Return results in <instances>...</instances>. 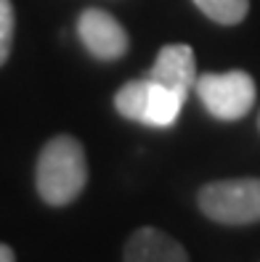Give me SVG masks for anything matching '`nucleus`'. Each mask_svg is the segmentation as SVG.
Here are the masks:
<instances>
[{"label":"nucleus","instance_id":"f257e3e1","mask_svg":"<svg viewBox=\"0 0 260 262\" xmlns=\"http://www.w3.org/2000/svg\"><path fill=\"white\" fill-rule=\"evenodd\" d=\"M88 183V159L77 138L56 135L43 146L35 164V188L51 207H67Z\"/></svg>","mask_w":260,"mask_h":262},{"label":"nucleus","instance_id":"f03ea898","mask_svg":"<svg viewBox=\"0 0 260 262\" xmlns=\"http://www.w3.org/2000/svg\"><path fill=\"white\" fill-rule=\"evenodd\" d=\"M186 98L175 90L154 82L151 77L125 82L114 93V109L119 117L130 122H138L146 127H173Z\"/></svg>","mask_w":260,"mask_h":262},{"label":"nucleus","instance_id":"7ed1b4c3","mask_svg":"<svg viewBox=\"0 0 260 262\" xmlns=\"http://www.w3.org/2000/svg\"><path fill=\"white\" fill-rule=\"evenodd\" d=\"M202 214L221 225L260 223V178H228L199 188Z\"/></svg>","mask_w":260,"mask_h":262},{"label":"nucleus","instance_id":"20e7f679","mask_svg":"<svg viewBox=\"0 0 260 262\" xmlns=\"http://www.w3.org/2000/svg\"><path fill=\"white\" fill-rule=\"evenodd\" d=\"M194 93L199 96L202 106L223 122H234L247 117L255 106V80L252 74L231 69V72H207L196 77Z\"/></svg>","mask_w":260,"mask_h":262},{"label":"nucleus","instance_id":"39448f33","mask_svg":"<svg viewBox=\"0 0 260 262\" xmlns=\"http://www.w3.org/2000/svg\"><path fill=\"white\" fill-rule=\"evenodd\" d=\"M77 35L85 51L98 61H117L128 53L130 37L109 11L85 8L77 19Z\"/></svg>","mask_w":260,"mask_h":262},{"label":"nucleus","instance_id":"423d86ee","mask_svg":"<svg viewBox=\"0 0 260 262\" xmlns=\"http://www.w3.org/2000/svg\"><path fill=\"white\" fill-rule=\"evenodd\" d=\"M149 77L154 82L165 85L181 93L183 98H189V93L196 85V56L191 51V45L186 42H170V45H162L154 64H151Z\"/></svg>","mask_w":260,"mask_h":262},{"label":"nucleus","instance_id":"0eeeda50","mask_svg":"<svg viewBox=\"0 0 260 262\" xmlns=\"http://www.w3.org/2000/svg\"><path fill=\"white\" fill-rule=\"evenodd\" d=\"M125 262H189L186 249L159 228H138L128 238L125 252H122Z\"/></svg>","mask_w":260,"mask_h":262},{"label":"nucleus","instance_id":"6e6552de","mask_svg":"<svg viewBox=\"0 0 260 262\" xmlns=\"http://www.w3.org/2000/svg\"><path fill=\"white\" fill-rule=\"evenodd\" d=\"M194 6L223 27H236L250 13V0H194Z\"/></svg>","mask_w":260,"mask_h":262},{"label":"nucleus","instance_id":"1a4fd4ad","mask_svg":"<svg viewBox=\"0 0 260 262\" xmlns=\"http://www.w3.org/2000/svg\"><path fill=\"white\" fill-rule=\"evenodd\" d=\"M13 32H16V13L11 0H0V67L8 61L13 48Z\"/></svg>","mask_w":260,"mask_h":262},{"label":"nucleus","instance_id":"9d476101","mask_svg":"<svg viewBox=\"0 0 260 262\" xmlns=\"http://www.w3.org/2000/svg\"><path fill=\"white\" fill-rule=\"evenodd\" d=\"M0 262H16V254L8 244H0Z\"/></svg>","mask_w":260,"mask_h":262},{"label":"nucleus","instance_id":"9b49d317","mask_svg":"<svg viewBox=\"0 0 260 262\" xmlns=\"http://www.w3.org/2000/svg\"><path fill=\"white\" fill-rule=\"evenodd\" d=\"M257 130H260V114H257Z\"/></svg>","mask_w":260,"mask_h":262}]
</instances>
